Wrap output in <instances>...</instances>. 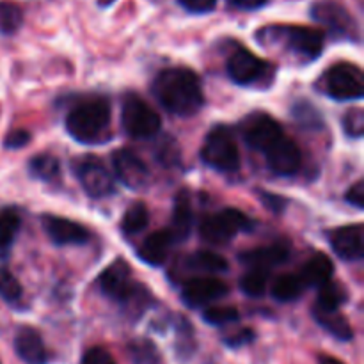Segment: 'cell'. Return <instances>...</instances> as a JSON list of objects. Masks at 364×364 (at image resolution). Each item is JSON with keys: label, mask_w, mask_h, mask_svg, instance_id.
Listing matches in <instances>:
<instances>
[{"label": "cell", "mask_w": 364, "mask_h": 364, "mask_svg": "<svg viewBox=\"0 0 364 364\" xmlns=\"http://www.w3.org/2000/svg\"><path fill=\"white\" fill-rule=\"evenodd\" d=\"M318 89L333 100H359L364 95L361 68L350 63L331 66L318 80Z\"/></svg>", "instance_id": "obj_3"}, {"label": "cell", "mask_w": 364, "mask_h": 364, "mask_svg": "<svg viewBox=\"0 0 364 364\" xmlns=\"http://www.w3.org/2000/svg\"><path fill=\"white\" fill-rule=\"evenodd\" d=\"M343 130L348 137L359 139L364 134V112L361 109L348 110L343 117Z\"/></svg>", "instance_id": "obj_35"}, {"label": "cell", "mask_w": 364, "mask_h": 364, "mask_svg": "<svg viewBox=\"0 0 364 364\" xmlns=\"http://www.w3.org/2000/svg\"><path fill=\"white\" fill-rule=\"evenodd\" d=\"M228 291H230V287L224 281L215 279V277H196L185 283L181 299L188 308H203L223 299Z\"/></svg>", "instance_id": "obj_14"}, {"label": "cell", "mask_w": 364, "mask_h": 364, "mask_svg": "<svg viewBox=\"0 0 364 364\" xmlns=\"http://www.w3.org/2000/svg\"><path fill=\"white\" fill-rule=\"evenodd\" d=\"M267 164L270 171L277 176H291L301 169L302 155L299 146L291 139L281 135L269 149H267Z\"/></svg>", "instance_id": "obj_15"}, {"label": "cell", "mask_w": 364, "mask_h": 364, "mask_svg": "<svg viewBox=\"0 0 364 364\" xmlns=\"http://www.w3.org/2000/svg\"><path fill=\"white\" fill-rule=\"evenodd\" d=\"M153 95L167 112L188 117L199 112L205 103L201 80L187 68H169L156 75Z\"/></svg>", "instance_id": "obj_1"}, {"label": "cell", "mask_w": 364, "mask_h": 364, "mask_svg": "<svg viewBox=\"0 0 364 364\" xmlns=\"http://www.w3.org/2000/svg\"><path fill=\"white\" fill-rule=\"evenodd\" d=\"M14 350H16L18 358L23 359L27 364H45L48 358L41 336L38 331L31 329V327H23L18 331L16 338H14Z\"/></svg>", "instance_id": "obj_18"}, {"label": "cell", "mask_w": 364, "mask_h": 364, "mask_svg": "<svg viewBox=\"0 0 364 364\" xmlns=\"http://www.w3.org/2000/svg\"><path fill=\"white\" fill-rule=\"evenodd\" d=\"M288 247L281 244H274V245H265V247H256L251 249V251H245L244 255L240 256L242 262L245 265H249L251 269H262V270H269L270 267L281 265L288 259Z\"/></svg>", "instance_id": "obj_20"}, {"label": "cell", "mask_w": 364, "mask_h": 364, "mask_svg": "<svg viewBox=\"0 0 364 364\" xmlns=\"http://www.w3.org/2000/svg\"><path fill=\"white\" fill-rule=\"evenodd\" d=\"M128 355L134 364H160L162 355L156 345L149 340H135L128 345Z\"/></svg>", "instance_id": "obj_30"}, {"label": "cell", "mask_w": 364, "mask_h": 364, "mask_svg": "<svg viewBox=\"0 0 364 364\" xmlns=\"http://www.w3.org/2000/svg\"><path fill=\"white\" fill-rule=\"evenodd\" d=\"M41 223L43 230L55 245H84L91 238L87 228L64 217L43 215Z\"/></svg>", "instance_id": "obj_16"}, {"label": "cell", "mask_w": 364, "mask_h": 364, "mask_svg": "<svg viewBox=\"0 0 364 364\" xmlns=\"http://www.w3.org/2000/svg\"><path fill=\"white\" fill-rule=\"evenodd\" d=\"M192 226H194V213H192L191 198H188V192L183 191L176 196V201H174L173 224L169 230L173 240H185L191 235Z\"/></svg>", "instance_id": "obj_22"}, {"label": "cell", "mask_w": 364, "mask_h": 364, "mask_svg": "<svg viewBox=\"0 0 364 364\" xmlns=\"http://www.w3.org/2000/svg\"><path fill=\"white\" fill-rule=\"evenodd\" d=\"M117 178L132 191H141L149 181V169L144 160L132 149H117L112 156Z\"/></svg>", "instance_id": "obj_13"}, {"label": "cell", "mask_w": 364, "mask_h": 364, "mask_svg": "<svg viewBox=\"0 0 364 364\" xmlns=\"http://www.w3.org/2000/svg\"><path fill=\"white\" fill-rule=\"evenodd\" d=\"M20 226L21 219L18 212L9 208L0 210V251H7L13 245Z\"/></svg>", "instance_id": "obj_29"}, {"label": "cell", "mask_w": 364, "mask_h": 364, "mask_svg": "<svg viewBox=\"0 0 364 364\" xmlns=\"http://www.w3.org/2000/svg\"><path fill=\"white\" fill-rule=\"evenodd\" d=\"M28 141H31V134H28L27 130H21V128H18V130L9 132V134L6 135V141H4V144H6V148L18 149V148H23V146H27Z\"/></svg>", "instance_id": "obj_38"}, {"label": "cell", "mask_w": 364, "mask_h": 364, "mask_svg": "<svg viewBox=\"0 0 364 364\" xmlns=\"http://www.w3.org/2000/svg\"><path fill=\"white\" fill-rule=\"evenodd\" d=\"M306 290V284L302 283L299 274H283L272 284V295L279 302H291L297 301Z\"/></svg>", "instance_id": "obj_25"}, {"label": "cell", "mask_w": 364, "mask_h": 364, "mask_svg": "<svg viewBox=\"0 0 364 364\" xmlns=\"http://www.w3.org/2000/svg\"><path fill=\"white\" fill-rule=\"evenodd\" d=\"M201 159L206 166L223 173H233L240 167V155L233 134L226 127H215L201 148Z\"/></svg>", "instance_id": "obj_4"}, {"label": "cell", "mask_w": 364, "mask_h": 364, "mask_svg": "<svg viewBox=\"0 0 364 364\" xmlns=\"http://www.w3.org/2000/svg\"><path fill=\"white\" fill-rule=\"evenodd\" d=\"M28 171L38 180L46 181V183H55L60 178V162L57 156L43 153V155L34 156L28 164Z\"/></svg>", "instance_id": "obj_26"}, {"label": "cell", "mask_w": 364, "mask_h": 364, "mask_svg": "<svg viewBox=\"0 0 364 364\" xmlns=\"http://www.w3.org/2000/svg\"><path fill=\"white\" fill-rule=\"evenodd\" d=\"M331 245L340 258L355 262L364 255V228L363 224H350L331 233Z\"/></svg>", "instance_id": "obj_17"}, {"label": "cell", "mask_w": 364, "mask_h": 364, "mask_svg": "<svg viewBox=\"0 0 364 364\" xmlns=\"http://www.w3.org/2000/svg\"><path fill=\"white\" fill-rule=\"evenodd\" d=\"M333 272L334 265L329 256L315 255L302 267V272L299 276L306 287H322L327 281L333 279Z\"/></svg>", "instance_id": "obj_23"}, {"label": "cell", "mask_w": 364, "mask_h": 364, "mask_svg": "<svg viewBox=\"0 0 364 364\" xmlns=\"http://www.w3.org/2000/svg\"><path fill=\"white\" fill-rule=\"evenodd\" d=\"M82 364H116L112 355L102 347L89 348L84 354V359H82Z\"/></svg>", "instance_id": "obj_37"}, {"label": "cell", "mask_w": 364, "mask_h": 364, "mask_svg": "<svg viewBox=\"0 0 364 364\" xmlns=\"http://www.w3.org/2000/svg\"><path fill=\"white\" fill-rule=\"evenodd\" d=\"M121 124L130 137L149 139L159 134L162 121L159 112H155L141 96L128 95L121 107Z\"/></svg>", "instance_id": "obj_5"}, {"label": "cell", "mask_w": 364, "mask_h": 364, "mask_svg": "<svg viewBox=\"0 0 364 364\" xmlns=\"http://www.w3.org/2000/svg\"><path fill=\"white\" fill-rule=\"evenodd\" d=\"M173 242L174 240L173 237H171L169 230L155 231V233L149 235V237L142 242L141 247H139V258H141L142 262L148 263V265H164Z\"/></svg>", "instance_id": "obj_19"}, {"label": "cell", "mask_w": 364, "mask_h": 364, "mask_svg": "<svg viewBox=\"0 0 364 364\" xmlns=\"http://www.w3.org/2000/svg\"><path fill=\"white\" fill-rule=\"evenodd\" d=\"M345 199H347V203H350L352 206L363 210L364 208V181L363 180L355 181V183L347 191Z\"/></svg>", "instance_id": "obj_39"}, {"label": "cell", "mask_w": 364, "mask_h": 364, "mask_svg": "<svg viewBox=\"0 0 364 364\" xmlns=\"http://www.w3.org/2000/svg\"><path fill=\"white\" fill-rule=\"evenodd\" d=\"M269 283V272L262 269H252L240 279V288L249 297H262Z\"/></svg>", "instance_id": "obj_31"}, {"label": "cell", "mask_w": 364, "mask_h": 364, "mask_svg": "<svg viewBox=\"0 0 364 364\" xmlns=\"http://www.w3.org/2000/svg\"><path fill=\"white\" fill-rule=\"evenodd\" d=\"M318 364H343V363L336 358H331V355H320Z\"/></svg>", "instance_id": "obj_44"}, {"label": "cell", "mask_w": 364, "mask_h": 364, "mask_svg": "<svg viewBox=\"0 0 364 364\" xmlns=\"http://www.w3.org/2000/svg\"><path fill=\"white\" fill-rule=\"evenodd\" d=\"M238 318H240V313L233 306H213V308H208L203 313V320L217 327L233 323Z\"/></svg>", "instance_id": "obj_33"}, {"label": "cell", "mask_w": 364, "mask_h": 364, "mask_svg": "<svg viewBox=\"0 0 364 364\" xmlns=\"http://www.w3.org/2000/svg\"><path fill=\"white\" fill-rule=\"evenodd\" d=\"M233 7L237 9H245V11H251V9H259V7L265 6L269 0H228Z\"/></svg>", "instance_id": "obj_43"}, {"label": "cell", "mask_w": 364, "mask_h": 364, "mask_svg": "<svg viewBox=\"0 0 364 364\" xmlns=\"http://www.w3.org/2000/svg\"><path fill=\"white\" fill-rule=\"evenodd\" d=\"M110 123V105L103 98L85 100L70 110L66 130L77 142H98Z\"/></svg>", "instance_id": "obj_2"}, {"label": "cell", "mask_w": 364, "mask_h": 364, "mask_svg": "<svg viewBox=\"0 0 364 364\" xmlns=\"http://www.w3.org/2000/svg\"><path fill=\"white\" fill-rule=\"evenodd\" d=\"M191 13H208L215 7L217 0H178Z\"/></svg>", "instance_id": "obj_40"}, {"label": "cell", "mask_w": 364, "mask_h": 364, "mask_svg": "<svg viewBox=\"0 0 364 364\" xmlns=\"http://www.w3.org/2000/svg\"><path fill=\"white\" fill-rule=\"evenodd\" d=\"M242 134H244V141L252 149L267 151L283 135V128L269 114L256 112L245 117L242 124Z\"/></svg>", "instance_id": "obj_10"}, {"label": "cell", "mask_w": 364, "mask_h": 364, "mask_svg": "<svg viewBox=\"0 0 364 364\" xmlns=\"http://www.w3.org/2000/svg\"><path fill=\"white\" fill-rule=\"evenodd\" d=\"M294 114L304 127H318L320 124L318 110L309 103H299L294 109Z\"/></svg>", "instance_id": "obj_36"}, {"label": "cell", "mask_w": 364, "mask_h": 364, "mask_svg": "<svg viewBox=\"0 0 364 364\" xmlns=\"http://www.w3.org/2000/svg\"><path fill=\"white\" fill-rule=\"evenodd\" d=\"M0 297L7 302H16L21 297V284L7 269H0Z\"/></svg>", "instance_id": "obj_34"}, {"label": "cell", "mask_w": 364, "mask_h": 364, "mask_svg": "<svg viewBox=\"0 0 364 364\" xmlns=\"http://www.w3.org/2000/svg\"><path fill=\"white\" fill-rule=\"evenodd\" d=\"M23 23V13L13 2H0V32L14 34Z\"/></svg>", "instance_id": "obj_32"}, {"label": "cell", "mask_w": 364, "mask_h": 364, "mask_svg": "<svg viewBox=\"0 0 364 364\" xmlns=\"http://www.w3.org/2000/svg\"><path fill=\"white\" fill-rule=\"evenodd\" d=\"M228 75L238 85H249L265 77L269 64L245 48H237L228 59Z\"/></svg>", "instance_id": "obj_12"}, {"label": "cell", "mask_w": 364, "mask_h": 364, "mask_svg": "<svg viewBox=\"0 0 364 364\" xmlns=\"http://www.w3.org/2000/svg\"><path fill=\"white\" fill-rule=\"evenodd\" d=\"M347 290L341 283L338 281H327L326 284L320 287L318 291V299H316V304L320 308H327V309H340L341 304L347 302Z\"/></svg>", "instance_id": "obj_27"}, {"label": "cell", "mask_w": 364, "mask_h": 364, "mask_svg": "<svg viewBox=\"0 0 364 364\" xmlns=\"http://www.w3.org/2000/svg\"><path fill=\"white\" fill-rule=\"evenodd\" d=\"M311 16L318 23L326 25L327 31L336 38L359 39V28L352 14L348 13L343 4L336 0H322L316 2L311 9Z\"/></svg>", "instance_id": "obj_9"}, {"label": "cell", "mask_w": 364, "mask_h": 364, "mask_svg": "<svg viewBox=\"0 0 364 364\" xmlns=\"http://www.w3.org/2000/svg\"><path fill=\"white\" fill-rule=\"evenodd\" d=\"M149 212L144 203H134L130 208L124 212L123 220H121V230L127 235H137L148 226Z\"/></svg>", "instance_id": "obj_28"}, {"label": "cell", "mask_w": 364, "mask_h": 364, "mask_svg": "<svg viewBox=\"0 0 364 364\" xmlns=\"http://www.w3.org/2000/svg\"><path fill=\"white\" fill-rule=\"evenodd\" d=\"M267 38H276L287 45L288 50L304 57L306 60H313L322 53L323 34L316 28L299 27V25H287V27H272L263 31Z\"/></svg>", "instance_id": "obj_8"}, {"label": "cell", "mask_w": 364, "mask_h": 364, "mask_svg": "<svg viewBox=\"0 0 364 364\" xmlns=\"http://www.w3.org/2000/svg\"><path fill=\"white\" fill-rule=\"evenodd\" d=\"M187 269L203 274H219L226 272L228 262L220 255L212 251H198L187 259Z\"/></svg>", "instance_id": "obj_24"}, {"label": "cell", "mask_w": 364, "mask_h": 364, "mask_svg": "<svg viewBox=\"0 0 364 364\" xmlns=\"http://www.w3.org/2000/svg\"><path fill=\"white\" fill-rule=\"evenodd\" d=\"M77 180L80 181L82 188L87 192L91 198L102 199L114 192V176L107 169L105 164L95 155L78 156L71 164Z\"/></svg>", "instance_id": "obj_7"}, {"label": "cell", "mask_w": 364, "mask_h": 364, "mask_svg": "<svg viewBox=\"0 0 364 364\" xmlns=\"http://www.w3.org/2000/svg\"><path fill=\"white\" fill-rule=\"evenodd\" d=\"M252 228L251 219L237 208L220 210L219 213L205 217L199 226V235L210 244H226L235 235L249 231Z\"/></svg>", "instance_id": "obj_6"}, {"label": "cell", "mask_w": 364, "mask_h": 364, "mask_svg": "<svg viewBox=\"0 0 364 364\" xmlns=\"http://www.w3.org/2000/svg\"><path fill=\"white\" fill-rule=\"evenodd\" d=\"M262 201H263V205L269 206L274 213L283 212V208L287 206V203H288L287 199L281 198V196L269 194V192H262Z\"/></svg>", "instance_id": "obj_41"}, {"label": "cell", "mask_w": 364, "mask_h": 364, "mask_svg": "<svg viewBox=\"0 0 364 364\" xmlns=\"http://www.w3.org/2000/svg\"><path fill=\"white\" fill-rule=\"evenodd\" d=\"M252 338H255V333H252V331L242 329V331H238V333L231 334V336L224 338V341H226L230 347H242V345L252 341Z\"/></svg>", "instance_id": "obj_42"}, {"label": "cell", "mask_w": 364, "mask_h": 364, "mask_svg": "<svg viewBox=\"0 0 364 364\" xmlns=\"http://www.w3.org/2000/svg\"><path fill=\"white\" fill-rule=\"evenodd\" d=\"M100 290L107 295V297L114 299V301L123 304L127 301L128 295L134 291L137 284L132 281V269L124 259H116L110 263L98 277Z\"/></svg>", "instance_id": "obj_11"}, {"label": "cell", "mask_w": 364, "mask_h": 364, "mask_svg": "<svg viewBox=\"0 0 364 364\" xmlns=\"http://www.w3.org/2000/svg\"><path fill=\"white\" fill-rule=\"evenodd\" d=\"M313 316H315V320L318 322L320 327H323L327 333L333 334L338 340L350 341L352 338H354L352 326L348 323V320L345 318V315L340 309H327L315 306V308H313Z\"/></svg>", "instance_id": "obj_21"}]
</instances>
